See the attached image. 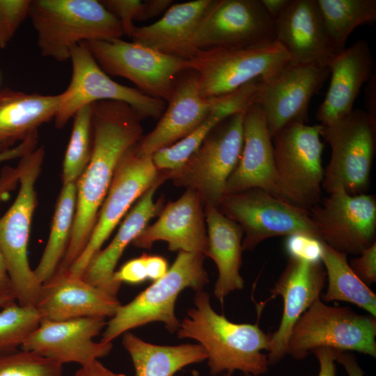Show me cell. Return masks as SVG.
Here are the masks:
<instances>
[{
    "instance_id": "obj_1",
    "label": "cell",
    "mask_w": 376,
    "mask_h": 376,
    "mask_svg": "<svg viewBox=\"0 0 376 376\" xmlns=\"http://www.w3.org/2000/svg\"><path fill=\"white\" fill-rule=\"evenodd\" d=\"M91 157L76 182L77 205L72 230L56 273L67 271L84 250L120 159L143 136L141 118L128 104L105 100L91 104Z\"/></svg>"
},
{
    "instance_id": "obj_2",
    "label": "cell",
    "mask_w": 376,
    "mask_h": 376,
    "mask_svg": "<svg viewBox=\"0 0 376 376\" xmlns=\"http://www.w3.org/2000/svg\"><path fill=\"white\" fill-rule=\"evenodd\" d=\"M194 304L180 322L177 334L180 338H193L204 347L211 374L240 370L257 376L268 370L267 356L262 351H269L270 334L258 323H234L217 313L203 290L196 292Z\"/></svg>"
},
{
    "instance_id": "obj_3",
    "label": "cell",
    "mask_w": 376,
    "mask_h": 376,
    "mask_svg": "<svg viewBox=\"0 0 376 376\" xmlns=\"http://www.w3.org/2000/svg\"><path fill=\"white\" fill-rule=\"evenodd\" d=\"M29 17L41 55L60 62L79 43L124 35L120 21L97 0H31Z\"/></svg>"
},
{
    "instance_id": "obj_4",
    "label": "cell",
    "mask_w": 376,
    "mask_h": 376,
    "mask_svg": "<svg viewBox=\"0 0 376 376\" xmlns=\"http://www.w3.org/2000/svg\"><path fill=\"white\" fill-rule=\"evenodd\" d=\"M45 157L37 147L19 158L16 166L19 189L12 205L0 217V250L6 261L12 292L18 304L36 306L42 284L30 267L27 249L33 215L37 206L35 189Z\"/></svg>"
},
{
    "instance_id": "obj_5",
    "label": "cell",
    "mask_w": 376,
    "mask_h": 376,
    "mask_svg": "<svg viewBox=\"0 0 376 376\" xmlns=\"http://www.w3.org/2000/svg\"><path fill=\"white\" fill-rule=\"evenodd\" d=\"M205 255L180 251L171 267L161 279L139 293L125 305H120L104 328L100 341L111 343L129 330L158 321L171 333L180 326L174 307L177 297L186 288L196 292L208 282L203 267Z\"/></svg>"
},
{
    "instance_id": "obj_6",
    "label": "cell",
    "mask_w": 376,
    "mask_h": 376,
    "mask_svg": "<svg viewBox=\"0 0 376 376\" xmlns=\"http://www.w3.org/2000/svg\"><path fill=\"white\" fill-rule=\"evenodd\" d=\"M321 125L293 122L272 137L274 173L281 198L309 210L321 201L324 169Z\"/></svg>"
},
{
    "instance_id": "obj_7",
    "label": "cell",
    "mask_w": 376,
    "mask_h": 376,
    "mask_svg": "<svg viewBox=\"0 0 376 376\" xmlns=\"http://www.w3.org/2000/svg\"><path fill=\"white\" fill-rule=\"evenodd\" d=\"M320 136L331 149L322 189L329 194L340 189L351 195L366 194L376 150V118L365 110L353 109L321 125Z\"/></svg>"
},
{
    "instance_id": "obj_8",
    "label": "cell",
    "mask_w": 376,
    "mask_h": 376,
    "mask_svg": "<svg viewBox=\"0 0 376 376\" xmlns=\"http://www.w3.org/2000/svg\"><path fill=\"white\" fill-rule=\"evenodd\" d=\"M376 320L348 307L326 305L317 299L297 320L291 331L287 354L301 359L320 347L356 351L376 356Z\"/></svg>"
},
{
    "instance_id": "obj_9",
    "label": "cell",
    "mask_w": 376,
    "mask_h": 376,
    "mask_svg": "<svg viewBox=\"0 0 376 376\" xmlns=\"http://www.w3.org/2000/svg\"><path fill=\"white\" fill-rule=\"evenodd\" d=\"M244 112L223 120L179 169L169 171L175 186L196 192L203 205L217 207L226 195L227 181L242 152Z\"/></svg>"
},
{
    "instance_id": "obj_10",
    "label": "cell",
    "mask_w": 376,
    "mask_h": 376,
    "mask_svg": "<svg viewBox=\"0 0 376 376\" xmlns=\"http://www.w3.org/2000/svg\"><path fill=\"white\" fill-rule=\"evenodd\" d=\"M198 76L201 95L212 99L228 95L258 78L272 77L290 63L275 42L265 46L198 50L189 58Z\"/></svg>"
},
{
    "instance_id": "obj_11",
    "label": "cell",
    "mask_w": 376,
    "mask_h": 376,
    "mask_svg": "<svg viewBox=\"0 0 376 376\" xmlns=\"http://www.w3.org/2000/svg\"><path fill=\"white\" fill-rule=\"evenodd\" d=\"M217 209L242 228V251L280 235L306 233L319 238L308 210L260 188L226 194Z\"/></svg>"
},
{
    "instance_id": "obj_12",
    "label": "cell",
    "mask_w": 376,
    "mask_h": 376,
    "mask_svg": "<svg viewBox=\"0 0 376 376\" xmlns=\"http://www.w3.org/2000/svg\"><path fill=\"white\" fill-rule=\"evenodd\" d=\"M85 43L105 73L125 78L143 93L165 102L171 97L178 77L190 69L187 59L132 41L118 39Z\"/></svg>"
},
{
    "instance_id": "obj_13",
    "label": "cell",
    "mask_w": 376,
    "mask_h": 376,
    "mask_svg": "<svg viewBox=\"0 0 376 376\" xmlns=\"http://www.w3.org/2000/svg\"><path fill=\"white\" fill-rule=\"evenodd\" d=\"M72 74L70 82L62 92L63 101L54 119L55 126L63 128L81 107L99 101L124 102L143 120L159 118L166 102L147 95L138 89L120 84L105 73L85 42L75 45L71 52Z\"/></svg>"
},
{
    "instance_id": "obj_14",
    "label": "cell",
    "mask_w": 376,
    "mask_h": 376,
    "mask_svg": "<svg viewBox=\"0 0 376 376\" xmlns=\"http://www.w3.org/2000/svg\"><path fill=\"white\" fill-rule=\"evenodd\" d=\"M134 146L123 155L115 169L90 240L81 254L67 270L72 276L82 277L91 260L101 250L132 204L160 175L161 172L155 168L152 157L139 156Z\"/></svg>"
},
{
    "instance_id": "obj_15",
    "label": "cell",
    "mask_w": 376,
    "mask_h": 376,
    "mask_svg": "<svg viewBox=\"0 0 376 376\" xmlns=\"http://www.w3.org/2000/svg\"><path fill=\"white\" fill-rule=\"evenodd\" d=\"M318 237L332 249L359 255L375 242L376 198L343 189L329 194L309 210Z\"/></svg>"
},
{
    "instance_id": "obj_16",
    "label": "cell",
    "mask_w": 376,
    "mask_h": 376,
    "mask_svg": "<svg viewBox=\"0 0 376 376\" xmlns=\"http://www.w3.org/2000/svg\"><path fill=\"white\" fill-rule=\"evenodd\" d=\"M329 75L327 65L288 63L272 77L262 79L254 102L264 113L272 138L291 123L304 122L312 97Z\"/></svg>"
},
{
    "instance_id": "obj_17",
    "label": "cell",
    "mask_w": 376,
    "mask_h": 376,
    "mask_svg": "<svg viewBox=\"0 0 376 376\" xmlns=\"http://www.w3.org/2000/svg\"><path fill=\"white\" fill-rule=\"evenodd\" d=\"M275 42V20L260 0H219L196 32L192 47L196 52Z\"/></svg>"
},
{
    "instance_id": "obj_18",
    "label": "cell",
    "mask_w": 376,
    "mask_h": 376,
    "mask_svg": "<svg viewBox=\"0 0 376 376\" xmlns=\"http://www.w3.org/2000/svg\"><path fill=\"white\" fill-rule=\"evenodd\" d=\"M106 325L105 318L99 317L60 321L42 319L21 347L62 365L75 363L84 366L107 356L111 350V343L93 340Z\"/></svg>"
},
{
    "instance_id": "obj_19",
    "label": "cell",
    "mask_w": 376,
    "mask_h": 376,
    "mask_svg": "<svg viewBox=\"0 0 376 376\" xmlns=\"http://www.w3.org/2000/svg\"><path fill=\"white\" fill-rule=\"evenodd\" d=\"M217 97L206 99L199 91L197 73L183 72L177 79L173 93L156 127L134 146L140 157H152L194 131L207 117Z\"/></svg>"
},
{
    "instance_id": "obj_20",
    "label": "cell",
    "mask_w": 376,
    "mask_h": 376,
    "mask_svg": "<svg viewBox=\"0 0 376 376\" xmlns=\"http://www.w3.org/2000/svg\"><path fill=\"white\" fill-rule=\"evenodd\" d=\"M326 278L322 263H309L289 259L271 290V298L276 295L282 297L283 310L279 328L270 334L269 365L279 362L287 354L288 342L293 327L309 306L320 298Z\"/></svg>"
},
{
    "instance_id": "obj_21",
    "label": "cell",
    "mask_w": 376,
    "mask_h": 376,
    "mask_svg": "<svg viewBox=\"0 0 376 376\" xmlns=\"http://www.w3.org/2000/svg\"><path fill=\"white\" fill-rule=\"evenodd\" d=\"M168 243L170 251L201 253L207 256L208 240L204 205L193 190L163 207L158 219L134 240V246L150 249L156 241Z\"/></svg>"
},
{
    "instance_id": "obj_22",
    "label": "cell",
    "mask_w": 376,
    "mask_h": 376,
    "mask_svg": "<svg viewBox=\"0 0 376 376\" xmlns=\"http://www.w3.org/2000/svg\"><path fill=\"white\" fill-rule=\"evenodd\" d=\"M121 304L107 291L68 271L42 284L36 304L42 319L60 321L81 318H111Z\"/></svg>"
},
{
    "instance_id": "obj_23",
    "label": "cell",
    "mask_w": 376,
    "mask_h": 376,
    "mask_svg": "<svg viewBox=\"0 0 376 376\" xmlns=\"http://www.w3.org/2000/svg\"><path fill=\"white\" fill-rule=\"evenodd\" d=\"M260 188L281 198L274 173L272 138L264 113L253 102L245 111L243 145L226 186V194Z\"/></svg>"
},
{
    "instance_id": "obj_24",
    "label": "cell",
    "mask_w": 376,
    "mask_h": 376,
    "mask_svg": "<svg viewBox=\"0 0 376 376\" xmlns=\"http://www.w3.org/2000/svg\"><path fill=\"white\" fill-rule=\"evenodd\" d=\"M276 42L291 64H328L336 54L324 31L315 0H291L275 19Z\"/></svg>"
},
{
    "instance_id": "obj_25",
    "label": "cell",
    "mask_w": 376,
    "mask_h": 376,
    "mask_svg": "<svg viewBox=\"0 0 376 376\" xmlns=\"http://www.w3.org/2000/svg\"><path fill=\"white\" fill-rule=\"evenodd\" d=\"M219 0H195L171 5L157 22L135 26L132 42L161 53L189 59L194 54L193 39Z\"/></svg>"
},
{
    "instance_id": "obj_26",
    "label": "cell",
    "mask_w": 376,
    "mask_h": 376,
    "mask_svg": "<svg viewBox=\"0 0 376 376\" xmlns=\"http://www.w3.org/2000/svg\"><path fill=\"white\" fill-rule=\"evenodd\" d=\"M328 67L330 84L316 112L321 125L331 123L350 113L363 85L373 75L374 61L368 42L357 40L336 54Z\"/></svg>"
},
{
    "instance_id": "obj_27",
    "label": "cell",
    "mask_w": 376,
    "mask_h": 376,
    "mask_svg": "<svg viewBox=\"0 0 376 376\" xmlns=\"http://www.w3.org/2000/svg\"><path fill=\"white\" fill-rule=\"evenodd\" d=\"M160 172L159 178L126 214L111 242L91 260L82 276L86 281L116 295L120 285L113 282L112 277L120 258L127 245L132 243L151 219L159 215L164 207L162 198L156 202L153 201L157 188L169 179L168 171Z\"/></svg>"
},
{
    "instance_id": "obj_28",
    "label": "cell",
    "mask_w": 376,
    "mask_h": 376,
    "mask_svg": "<svg viewBox=\"0 0 376 376\" xmlns=\"http://www.w3.org/2000/svg\"><path fill=\"white\" fill-rule=\"evenodd\" d=\"M63 101L58 95L0 91V152L22 142L42 124L54 118Z\"/></svg>"
},
{
    "instance_id": "obj_29",
    "label": "cell",
    "mask_w": 376,
    "mask_h": 376,
    "mask_svg": "<svg viewBox=\"0 0 376 376\" xmlns=\"http://www.w3.org/2000/svg\"><path fill=\"white\" fill-rule=\"evenodd\" d=\"M204 214L208 240L207 256L214 261L219 271L214 293L223 301L229 293L244 287L240 274L244 233L237 223L213 205H204Z\"/></svg>"
},
{
    "instance_id": "obj_30",
    "label": "cell",
    "mask_w": 376,
    "mask_h": 376,
    "mask_svg": "<svg viewBox=\"0 0 376 376\" xmlns=\"http://www.w3.org/2000/svg\"><path fill=\"white\" fill-rule=\"evenodd\" d=\"M260 82L261 78L256 79L228 95L217 97L209 114L194 131L152 155L155 168L159 171L179 169L219 123L235 113L246 111L254 102Z\"/></svg>"
},
{
    "instance_id": "obj_31",
    "label": "cell",
    "mask_w": 376,
    "mask_h": 376,
    "mask_svg": "<svg viewBox=\"0 0 376 376\" xmlns=\"http://www.w3.org/2000/svg\"><path fill=\"white\" fill-rule=\"evenodd\" d=\"M122 343L132 359L135 376H172L185 366L207 358L200 344L154 345L130 332L123 334Z\"/></svg>"
},
{
    "instance_id": "obj_32",
    "label": "cell",
    "mask_w": 376,
    "mask_h": 376,
    "mask_svg": "<svg viewBox=\"0 0 376 376\" xmlns=\"http://www.w3.org/2000/svg\"><path fill=\"white\" fill-rule=\"evenodd\" d=\"M322 244L321 261L328 280L327 289L322 296L323 300L352 303L375 317V293L352 271L347 254L332 249L323 242Z\"/></svg>"
},
{
    "instance_id": "obj_33",
    "label": "cell",
    "mask_w": 376,
    "mask_h": 376,
    "mask_svg": "<svg viewBox=\"0 0 376 376\" xmlns=\"http://www.w3.org/2000/svg\"><path fill=\"white\" fill-rule=\"evenodd\" d=\"M77 205L76 182L63 185L56 205L50 233L40 260L33 270L44 283L56 273L70 242Z\"/></svg>"
},
{
    "instance_id": "obj_34",
    "label": "cell",
    "mask_w": 376,
    "mask_h": 376,
    "mask_svg": "<svg viewBox=\"0 0 376 376\" xmlns=\"http://www.w3.org/2000/svg\"><path fill=\"white\" fill-rule=\"evenodd\" d=\"M329 42L336 54L345 49L358 26L376 21L375 0H315Z\"/></svg>"
},
{
    "instance_id": "obj_35",
    "label": "cell",
    "mask_w": 376,
    "mask_h": 376,
    "mask_svg": "<svg viewBox=\"0 0 376 376\" xmlns=\"http://www.w3.org/2000/svg\"><path fill=\"white\" fill-rule=\"evenodd\" d=\"M73 119L72 133L63 163V185L77 182L91 157L93 136L91 104L79 109Z\"/></svg>"
},
{
    "instance_id": "obj_36",
    "label": "cell",
    "mask_w": 376,
    "mask_h": 376,
    "mask_svg": "<svg viewBox=\"0 0 376 376\" xmlns=\"http://www.w3.org/2000/svg\"><path fill=\"white\" fill-rule=\"evenodd\" d=\"M42 318L36 306L13 301L0 311V354L18 350Z\"/></svg>"
},
{
    "instance_id": "obj_37",
    "label": "cell",
    "mask_w": 376,
    "mask_h": 376,
    "mask_svg": "<svg viewBox=\"0 0 376 376\" xmlns=\"http://www.w3.org/2000/svg\"><path fill=\"white\" fill-rule=\"evenodd\" d=\"M63 365L24 350L0 354V376H62Z\"/></svg>"
},
{
    "instance_id": "obj_38",
    "label": "cell",
    "mask_w": 376,
    "mask_h": 376,
    "mask_svg": "<svg viewBox=\"0 0 376 376\" xmlns=\"http://www.w3.org/2000/svg\"><path fill=\"white\" fill-rule=\"evenodd\" d=\"M31 0H0V48H5L29 17Z\"/></svg>"
},
{
    "instance_id": "obj_39",
    "label": "cell",
    "mask_w": 376,
    "mask_h": 376,
    "mask_svg": "<svg viewBox=\"0 0 376 376\" xmlns=\"http://www.w3.org/2000/svg\"><path fill=\"white\" fill-rule=\"evenodd\" d=\"M285 249L290 258L309 263H322L323 244L315 236L306 233L290 235L285 241Z\"/></svg>"
},
{
    "instance_id": "obj_40",
    "label": "cell",
    "mask_w": 376,
    "mask_h": 376,
    "mask_svg": "<svg viewBox=\"0 0 376 376\" xmlns=\"http://www.w3.org/2000/svg\"><path fill=\"white\" fill-rule=\"evenodd\" d=\"M100 2L120 21L124 34L130 38L135 26L134 22L139 21L142 1L139 0H103Z\"/></svg>"
},
{
    "instance_id": "obj_41",
    "label": "cell",
    "mask_w": 376,
    "mask_h": 376,
    "mask_svg": "<svg viewBox=\"0 0 376 376\" xmlns=\"http://www.w3.org/2000/svg\"><path fill=\"white\" fill-rule=\"evenodd\" d=\"M354 274L365 283L376 281V242L363 250L359 256L348 261Z\"/></svg>"
},
{
    "instance_id": "obj_42",
    "label": "cell",
    "mask_w": 376,
    "mask_h": 376,
    "mask_svg": "<svg viewBox=\"0 0 376 376\" xmlns=\"http://www.w3.org/2000/svg\"><path fill=\"white\" fill-rule=\"evenodd\" d=\"M112 279L113 282L121 285L123 282L140 283L148 278L146 254L132 259L125 263L118 271H115Z\"/></svg>"
},
{
    "instance_id": "obj_43",
    "label": "cell",
    "mask_w": 376,
    "mask_h": 376,
    "mask_svg": "<svg viewBox=\"0 0 376 376\" xmlns=\"http://www.w3.org/2000/svg\"><path fill=\"white\" fill-rule=\"evenodd\" d=\"M38 141V133L36 131L14 147L0 152V162L22 157L23 155L36 148Z\"/></svg>"
},
{
    "instance_id": "obj_44",
    "label": "cell",
    "mask_w": 376,
    "mask_h": 376,
    "mask_svg": "<svg viewBox=\"0 0 376 376\" xmlns=\"http://www.w3.org/2000/svg\"><path fill=\"white\" fill-rule=\"evenodd\" d=\"M312 352L320 363L318 376H336L334 350L329 347H320Z\"/></svg>"
},
{
    "instance_id": "obj_45",
    "label": "cell",
    "mask_w": 376,
    "mask_h": 376,
    "mask_svg": "<svg viewBox=\"0 0 376 376\" xmlns=\"http://www.w3.org/2000/svg\"><path fill=\"white\" fill-rule=\"evenodd\" d=\"M19 182V173L16 167L5 166L0 173V205L3 199L13 191Z\"/></svg>"
},
{
    "instance_id": "obj_46",
    "label": "cell",
    "mask_w": 376,
    "mask_h": 376,
    "mask_svg": "<svg viewBox=\"0 0 376 376\" xmlns=\"http://www.w3.org/2000/svg\"><path fill=\"white\" fill-rule=\"evenodd\" d=\"M171 0H148L142 1L139 21L153 18L166 11L172 4Z\"/></svg>"
},
{
    "instance_id": "obj_47",
    "label": "cell",
    "mask_w": 376,
    "mask_h": 376,
    "mask_svg": "<svg viewBox=\"0 0 376 376\" xmlns=\"http://www.w3.org/2000/svg\"><path fill=\"white\" fill-rule=\"evenodd\" d=\"M75 376H126L125 374L115 373L98 359L93 361L88 364L81 366L76 371Z\"/></svg>"
},
{
    "instance_id": "obj_48",
    "label": "cell",
    "mask_w": 376,
    "mask_h": 376,
    "mask_svg": "<svg viewBox=\"0 0 376 376\" xmlns=\"http://www.w3.org/2000/svg\"><path fill=\"white\" fill-rule=\"evenodd\" d=\"M146 265L148 278L154 281L163 277L168 271L167 262L162 256L146 254Z\"/></svg>"
},
{
    "instance_id": "obj_49",
    "label": "cell",
    "mask_w": 376,
    "mask_h": 376,
    "mask_svg": "<svg viewBox=\"0 0 376 376\" xmlns=\"http://www.w3.org/2000/svg\"><path fill=\"white\" fill-rule=\"evenodd\" d=\"M334 354L335 361L343 365L349 376H363V372L352 354L338 350H334Z\"/></svg>"
},
{
    "instance_id": "obj_50",
    "label": "cell",
    "mask_w": 376,
    "mask_h": 376,
    "mask_svg": "<svg viewBox=\"0 0 376 376\" xmlns=\"http://www.w3.org/2000/svg\"><path fill=\"white\" fill-rule=\"evenodd\" d=\"M268 14L275 20L290 5L291 0H260Z\"/></svg>"
},
{
    "instance_id": "obj_51",
    "label": "cell",
    "mask_w": 376,
    "mask_h": 376,
    "mask_svg": "<svg viewBox=\"0 0 376 376\" xmlns=\"http://www.w3.org/2000/svg\"><path fill=\"white\" fill-rule=\"evenodd\" d=\"M366 111L376 118V79L375 75L370 77L366 85Z\"/></svg>"
},
{
    "instance_id": "obj_52",
    "label": "cell",
    "mask_w": 376,
    "mask_h": 376,
    "mask_svg": "<svg viewBox=\"0 0 376 376\" xmlns=\"http://www.w3.org/2000/svg\"><path fill=\"white\" fill-rule=\"evenodd\" d=\"M0 290L12 292L11 281L8 275L6 259L0 250Z\"/></svg>"
},
{
    "instance_id": "obj_53",
    "label": "cell",
    "mask_w": 376,
    "mask_h": 376,
    "mask_svg": "<svg viewBox=\"0 0 376 376\" xmlns=\"http://www.w3.org/2000/svg\"><path fill=\"white\" fill-rule=\"evenodd\" d=\"M15 301V297L12 292L0 290V307L3 308L6 305Z\"/></svg>"
},
{
    "instance_id": "obj_54",
    "label": "cell",
    "mask_w": 376,
    "mask_h": 376,
    "mask_svg": "<svg viewBox=\"0 0 376 376\" xmlns=\"http://www.w3.org/2000/svg\"><path fill=\"white\" fill-rule=\"evenodd\" d=\"M225 376H231V374H226Z\"/></svg>"
}]
</instances>
